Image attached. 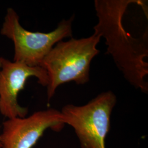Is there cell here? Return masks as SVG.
<instances>
[{
  "mask_svg": "<svg viewBox=\"0 0 148 148\" xmlns=\"http://www.w3.org/2000/svg\"><path fill=\"white\" fill-rule=\"evenodd\" d=\"M137 0H95L98 22L95 32L106 39L107 53L130 84L148 93V57L146 39L133 37L123 24V17L128 6L138 3Z\"/></svg>",
  "mask_w": 148,
  "mask_h": 148,
  "instance_id": "1",
  "label": "cell"
},
{
  "mask_svg": "<svg viewBox=\"0 0 148 148\" xmlns=\"http://www.w3.org/2000/svg\"><path fill=\"white\" fill-rule=\"evenodd\" d=\"M101 36L94 33L90 37L57 43L43 60L41 67L47 73L48 101L59 86L69 82L84 85L90 80V63L99 50L97 46Z\"/></svg>",
  "mask_w": 148,
  "mask_h": 148,
  "instance_id": "2",
  "label": "cell"
},
{
  "mask_svg": "<svg viewBox=\"0 0 148 148\" xmlns=\"http://www.w3.org/2000/svg\"><path fill=\"white\" fill-rule=\"evenodd\" d=\"M74 16L63 19L49 32H32L22 27L19 16L12 8H8L0 33L14 45L13 61L30 66H41L43 60L53 47L64 38L73 37Z\"/></svg>",
  "mask_w": 148,
  "mask_h": 148,
  "instance_id": "3",
  "label": "cell"
},
{
  "mask_svg": "<svg viewBox=\"0 0 148 148\" xmlns=\"http://www.w3.org/2000/svg\"><path fill=\"white\" fill-rule=\"evenodd\" d=\"M116 101L115 95L108 90L84 106L68 104L62 108V122L74 128L81 148H106L111 112Z\"/></svg>",
  "mask_w": 148,
  "mask_h": 148,
  "instance_id": "4",
  "label": "cell"
},
{
  "mask_svg": "<svg viewBox=\"0 0 148 148\" xmlns=\"http://www.w3.org/2000/svg\"><path fill=\"white\" fill-rule=\"evenodd\" d=\"M32 77L37 78L42 86H47V74L42 67L30 66L3 58L0 68V112L3 116L8 119L27 116L28 109L19 105L18 96Z\"/></svg>",
  "mask_w": 148,
  "mask_h": 148,
  "instance_id": "5",
  "label": "cell"
},
{
  "mask_svg": "<svg viewBox=\"0 0 148 148\" xmlns=\"http://www.w3.org/2000/svg\"><path fill=\"white\" fill-rule=\"evenodd\" d=\"M64 125L60 111L54 109L9 119L3 122L1 148H32L48 129L58 132Z\"/></svg>",
  "mask_w": 148,
  "mask_h": 148,
  "instance_id": "6",
  "label": "cell"
},
{
  "mask_svg": "<svg viewBox=\"0 0 148 148\" xmlns=\"http://www.w3.org/2000/svg\"><path fill=\"white\" fill-rule=\"evenodd\" d=\"M3 57H0V68L1 66V64H2V61ZM0 148H1V133H0Z\"/></svg>",
  "mask_w": 148,
  "mask_h": 148,
  "instance_id": "7",
  "label": "cell"
}]
</instances>
